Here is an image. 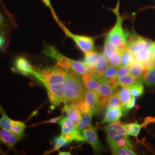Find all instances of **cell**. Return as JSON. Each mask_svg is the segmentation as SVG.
<instances>
[{"mask_svg": "<svg viewBox=\"0 0 155 155\" xmlns=\"http://www.w3.org/2000/svg\"><path fill=\"white\" fill-rule=\"evenodd\" d=\"M63 86V104H76L84 99L86 89L82 77L72 69L67 71Z\"/></svg>", "mask_w": 155, "mask_h": 155, "instance_id": "6da1fadb", "label": "cell"}, {"mask_svg": "<svg viewBox=\"0 0 155 155\" xmlns=\"http://www.w3.org/2000/svg\"><path fill=\"white\" fill-rule=\"evenodd\" d=\"M114 13L116 15V22L107 34L106 38L117 45L120 50H124L127 48L129 35L123 28L124 18L121 16L118 9H114Z\"/></svg>", "mask_w": 155, "mask_h": 155, "instance_id": "7a4b0ae2", "label": "cell"}, {"mask_svg": "<svg viewBox=\"0 0 155 155\" xmlns=\"http://www.w3.org/2000/svg\"><path fill=\"white\" fill-rule=\"evenodd\" d=\"M67 72L59 67H50L39 71L40 75L37 80L44 86L59 84L64 83Z\"/></svg>", "mask_w": 155, "mask_h": 155, "instance_id": "3957f363", "label": "cell"}, {"mask_svg": "<svg viewBox=\"0 0 155 155\" xmlns=\"http://www.w3.org/2000/svg\"><path fill=\"white\" fill-rule=\"evenodd\" d=\"M104 130L111 150L114 149L119 141L129 138L125 125L119 121L111 122L104 127Z\"/></svg>", "mask_w": 155, "mask_h": 155, "instance_id": "277c9868", "label": "cell"}, {"mask_svg": "<svg viewBox=\"0 0 155 155\" xmlns=\"http://www.w3.org/2000/svg\"><path fill=\"white\" fill-rule=\"evenodd\" d=\"M58 124L61 127V137L68 143L74 140L77 141H85L83 133L78 130L72 121L67 117H61Z\"/></svg>", "mask_w": 155, "mask_h": 155, "instance_id": "5b68a950", "label": "cell"}, {"mask_svg": "<svg viewBox=\"0 0 155 155\" xmlns=\"http://www.w3.org/2000/svg\"><path fill=\"white\" fill-rule=\"evenodd\" d=\"M56 22L62 29L67 36L72 39L75 44L77 45L79 48L83 51L84 53L94 50V40L93 38L72 33L64 25V24L59 20V19H58Z\"/></svg>", "mask_w": 155, "mask_h": 155, "instance_id": "8992f818", "label": "cell"}, {"mask_svg": "<svg viewBox=\"0 0 155 155\" xmlns=\"http://www.w3.org/2000/svg\"><path fill=\"white\" fill-rule=\"evenodd\" d=\"M117 86L110 82L102 81L99 89L97 91V100L100 110L106 106L111 96L114 93Z\"/></svg>", "mask_w": 155, "mask_h": 155, "instance_id": "52a82bcc", "label": "cell"}, {"mask_svg": "<svg viewBox=\"0 0 155 155\" xmlns=\"http://www.w3.org/2000/svg\"><path fill=\"white\" fill-rule=\"evenodd\" d=\"M63 83L54 85L47 84L45 86L49 97L51 106L52 109H54L58 106L61 105V103H63Z\"/></svg>", "mask_w": 155, "mask_h": 155, "instance_id": "ba28073f", "label": "cell"}, {"mask_svg": "<svg viewBox=\"0 0 155 155\" xmlns=\"http://www.w3.org/2000/svg\"><path fill=\"white\" fill-rule=\"evenodd\" d=\"M14 67L17 72L23 75L36 78L39 71L36 70L28 59L24 56H18L14 61Z\"/></svg>", "mask_w": 155, "mask_h": 155, "instance_id": "9c48e42d", "label": "cell"}, {"mask_svg": "<svg viewBox=\"0 0 155 155\" xmlns=\"http://www.w3.org/2000/svg\"><path fill=\"white\" fill-rule=\"evenodd\" d=\"M151 42L137 35H133L128 37L127 48L132 54H137L145 48L150 46Z\"/></svg>", "mask_w": 155, "mask_h": 155, "instance_id": "30bf717a", "label": "cell"}, {"mask_svg": "<svg viewBox=\"0 0 155 155\" xmlns=\"http://www.w3.org/2000/svg\"><path fill=\"white\" fill-rule=\"evenodd\" d=\"M82 133L85 141H86L92 147L94 152L96 153L100 152L102 147L97 133L96 127L91 125L84 129Z\"/></svg>", "mask_w": 155, "mask_h": 155, "instance_id": "8fae6325", "label": "cell"}, {"mask_svg": "<svg viewBox=\"0 0 155 155\" xmlns=\"http://www.w3.org/2000/svg\"><path fill=\"white\" fill-rule=\"evenodd\" d=\"M82 79L86 90H93L95 92L98 91L101 79L95 72L90 70V72L82 75Z\"/></svg>", "mask_w": 155, "mask_h": 155, "instance_id": "7c38bea8", "label": "cell"}, {"mask_svg": "<svg viewBox=\"0 0 155 155\" xmlns=\"http://www.w3.org/2000/svg\"><path fill=\"white\" fill-rule=\"evenodd\" d=\"M63 112L66 113L67 117L72 121L75 127L82 117V113L74 104H64Z\"/></svg>", "mask_w": 155, "mask_h": 155, "instance_id": "4fadbf2b", "label": "cell"}, {"mask_svg": "<svg viewBox=\"0 0 155 155\" xmlns=\"http://www.w3.org/2000/svg\"><path fill=\"white\" fill-rule=\"evenodd\" d=\"M20 139L11 130L0 128V143L13 148Z\"/></svg>", "mask_w": 155, "mask_h": 155, "instance_id": "5bb4252c", "label": "cell"}, {"mask_svg": "<svg viewBox=\"0 0 155 155\" xmlns=\"http://www.w3.org/2000/svg\"><path fill=\"white\" fill-rule=\"evenodd\" d=\"M84 100L90 110L93 111L94 113H96L100 110L97 100V92L90 90H86Z\"/></svg>", "mask_w": 155, "mask_h": 155, "instance_id": "9a60e30c", "label": "cell"}, {"mask_svg": "<svg viewBox=\"0 0 155 155\" xmlns=\"http://www.w3.org/2000/svg\"><path fill=\"white\" fill-rule=\"evenodd\" d=\"M122 107H117L114 109H107L104 118L101 122V124L106 123H111L119 121L123 114Z\"/></svg>", "mask_w": 155, "mask_h": 155, "instance_id": "2e32d148", "label": "cell"}, {"mask_svg": "<svg viewBox=\"0 0 155 155\" xmlns=\"http://www.w3.org/2000/svg\"><path fill=\"white\" fill-rule=\"evenodd\" d=\"M118 67L109 66L106 68L105 71L102 74L101 77V79L102 81H105L113 84L117 87V73H118Z\"/></svg>", "mask_w": 155, "mask_h": 155, "instance_id": "e0dca14e", "label": "cell"}, {"mask_svg": "<svg viewBox=\"0 0 155 155\" xmlns=\"http://www.w3.org/2000/svg\"><path fill=\"white\" fill-rule=\"evenodd\" d=\"M133 63L137 61L144 62L152 58H155L150 49V45L140 51L137 54H132Z\"/></svg>", "mask_w": 155, "mask_h": 155, "instance_id": "ac0fdd59", "label": "cell"}, {"mask_svg": "<svg viewBox=\"0 0 155 155\" xmlns=\"http://www.w3.org/2000/svg\"><path fill=\"white\" fill-rule=\"evenodd\" d=\"M101 54L94 52V51H89L84 53V63L90 70L95 72V64Z\"/></svg>", "mask_w": 155, "mask_h": 155, "instance_id": "d6986e66", "label": "cell"}, {"mask_svg": "<svg viewBox=\"0 0 155 155\" xmlns=\"http://www.w3.org/2000/svg\"><path fill=\"white\" fill-rule=\"evenodd\" d=\"M94 114V112L91 110L86 114H84L81 120L78 123L77 125L76 126V129L79 132L82 133L84 129L91 126V120Z\"/></svg>", "mask_w": 155, "mask_h": 155, "instance_id": "ffe728a7", "label": "cell"}, {"mask_svg": "<svg viewBox=\"0 0 155 155\" xmlns=\"http://www.w3.org/2000/svg\"><path fill=\"white\" fill-rule=\"evenodd\" d=\"M109 66L108 59L103 54H101L95 64V72L101 78Z\"/></svg>", "mask_w": 155, "mask_h": 155, "instance_id": "44dd1931", "label": "cell"}, {"mask_svg": "<svg viewBox=\"0 0 155 155\" xmlns=\"http://www.w3.org/2000/svg\"><path fill=\"white\" fill-rule=\"evenodd\" d=\"M70 62L71 64V68L81 76L90 71L89 68L84 62L73 60L70 58Z\"/></svg>", "mask_w": 155, "mask_h": 155, "instance_id": "7402d4cb", "label": "cell"}, {"mask_svg": "<svg viewBox=\"0 0 155 155\" xmlns=\"http://www.w3.org/2000/svg\"><path fill=\"white\" fill-rule=\"evenodd\" d=\"M25 129L26 125L24 122L12 120L11 131L20 140L24 136Z\"/></svg>", "mask_w": 155, "mask_h": 155, "instance_id": "603a6c76", "label": "cell"}, {"mask_svg": "<svg viewBox=\"0 0 155 155\" xmlns=\"http://www.w3.org/2000/svg\"><path fill=\"white\" fill-rule=\"evenodd\" d=\"M139 78L134 77L130 74L126 75L117 78V86H120L121 87L124 86H130L135 82L137 81Z\"/></svg>", "mask_w": 155, "mask_h": 155, "instance_id": "cb8c5ba5", "label": "cell"}, {"mask_svg": "<svg viewBox=\"0 0 155 155\" xmlns=\"http://www.w3.org/2000/svg\"><path fill=\"white\" fill-rule=\"evenodd\" d=\"M128 136H132L137 138L139 133L142 127H144L143 124L140 125L137 123H130L124 125Z\"/></svg>", "mask_w": 155, "mask_h": 155, "instance_id": "d4e9b609", "label": "cell"}, {"mask_svg": "<svg viewBox=\"0 0 155 155\" xmlns=\"http://www.w3.org/2000/svg\"><path fill=\"white\" fill-rule=\"evenodd\" d=\"M141 77L144 83L148 87L155 86V67L143 74Z\"/></svg>", "mask_w": 155, "mask_h": 155, "instance_id": "484cf974", "label": "cell"}, {"mask_svg": "<svg viewBox=\"0 0 155 155\" xmlns=\"http://www.w3.org/2000/svg\"><path fill=\"white\" fill-rule=\"evenodd\" d=\"M120 49L118 48V47L111 42L109 39L106 38L104 43V49L103 55L105 56L106 58L108 59L113 54L116 52L118 50Z\"/></svg>", "mask_w": 155, "mask_h": 155, "instance_id": "4316f807", "label": "cell"}, {"mask_svg": "<svg viewBox=\"0 0 155 155\" xmlns=\"http://www.w3.org/2000/svg\"><path fill=\"white\" fill-rule=\"evenodd\" d=\"M123 104L117 93H114L111 96L106 105V109L122 107Z\"/></svg>", "mask_w": 155, "mask_h": 155, "instance_id": "83f0119b", "label": "cell"}, {"mask_svg": "<svg viewBox=\"0 0 155 155\" xmlns=\"http://www.w3.org/2000/svg\"><path fill=\"white\" fill-rule=\"evenodd\" d=\"M1 118H0V128L11 131L12 120L7 116L5 111L0 107Z\"/></svg>", "mask_w": 155, "mask_h": 155, "instance_id": "f1b7e54d", "label": "cell"}, {"mask_svg": "<svg viewBox=\"0 0 155 155\" xmlns=\"http://www.w3.org/2000/svg\"><path fill=\"white\" fill-rule=\"evenodd\" d=\"M117 93L122 101L123 105L128 102L133 97L130 91V86L122 87Z\"/></svg>", "mask_w": 155, "mask_h": 155, "instance_id": "f546056e", "label": "cell"}, {"mask_svg": "<svg viewBox=\"0 0 155 155\" xmlns=\"http://www.w3.org/2000/svg\"><path fill=\"white\" fill-rule=\"evenodd\" d=\"M130 91L132 96L137 98L140 97L144 93V85L140 79H138L136 82L130 86Z\"/></svg>", "mask_w": 155, "mask_h": 155, "instance_id": "4dcf8cb0", "label": "cell"}, {"mask_svg": "<svg viewBox=\"0 0 155 155\" xmlns=\"http://www.w3.org/2000/svg\"><path fill=\"white\" fill-rule=\"evenodd\" d=\"M144 67L141 62L137 61L130 66V74L134 77L137 78L141 77L144 73Z\"/></svg>", "mask_w": 155, "mask_h": 155, "instance_id": "1f68e13d", "label": "cell"}, {"mask_svg": "<svg viewBox=\"0 0 155 155\" xmlns=\"http://www.w3.org/2000/svg\"><path fill=\"white\" fill-rule=\"evenodd\" d=\"M133 64L132 54L126 48L123 50L120 66H129Z\"/></svg>", "mask_w": 155, "mask_h": 155, "instance_id": "d6a6232c", "label": "cell"}, {"mask_svg": "<svg viewBox=\"0 0 155 155\" xmlns=\"http://www.w3.org/2000/svg\"><path fill=\"white\" fill-rule=\"evenodd\" d=\"M122 51H123V50H118L116 52L113 54L108 59L109 64L110 66L117 67L120 66Z\"/></svg>", "mask_w": 155, "mask_h": 155, "instance_id": "836d02e7", "label": "cell"}, {"mask_svg": "<svg viewBox=\"0 0 155 155\" xmlns=\"http://www.w3.org/2000/svg\"><path fill=\"white\" fill-rule=\"evenodd\" d=\"M113 155H136L137 153L134 152L132 148L127 147H121L112 152Z\"/></svg>", "mask_w": 155, "mask_h": 155, "instance_id": "e575fe53", "label": "cell"}, {"mask_svg": "<svg viewBox=\"0 0 155 155\" xmlns=\"http://www.w3.org/2000/svg\"><path fill=\"white\" fill-rule=\"evenodd\" d=\"M68 143L63 139L61 136L57 137L54 139V147L53 148V150H52L51 152L58 150L61 147L66 145Z\"/></svg>", "mask_w": 155, "mask_h": 155, "instance_id": "d590c367", "label": "cell"}, {"mask_svg": "<svg viewBox=\"0 0 155 155\" xmlns=\"http://www.w3.org/2000/svg\"><path fill=\"white\" fill-rule=\"evenodd\" d=\"M8 25L6 21L5 18L3 15L0 13V33L4 35L8 33Z\"/></svg>", "mask_w": 155, "mask_h": 155, "instance_id": "8d00e7d4", "label": "cell"}, {"mask_svg": "<svg viewBox=\"0 0 155 155\" xmlns=\"http://www.w3.org/2000/svg\"><path fill=\"white\" fill-rule=\"evenodd\" d=\"M130 66H120L118 69L117 78L130 74Z\"/></svg>", "mask_w": 155, "mask_h": 155, "instance_id": "74e56055", "label": "cell"}, {"mask_svg": "<svg viewBox=\"0 0 155 155\" xmlns=\"http://www.w3.org/2000/svg\"><path fill=\"white\" fill-rule=\"evenodd\" d=\"M74 104H75L77 105V106L80 109V110L81 111V112L83 113V114L88 113L90 111V108L88 107V106L87 105L84 100H82Z\"/></svg>", "mask_w": 155, "mask_h": 155, "instance_id": "f35d334b", "label": "cell"}, {"mask_svg": "<svg viewBox=\"0 0 155 155\" xmlns=\"http://www.w3.org/2000/svg\"><path fill=\"white\" fill-rule=\"evenodd\" d=\"M136 104V98L133 97L131 100H130L127 104L124 105L122 107L123 111H127L132 109L133 107H134Z\"/></svg>", "mask_w": 155, "mask_h": 155, "instance_id": "ab89813d", "label": "cell"}, {"mask_svg": "<svg viewBox=\"0 0 155 155\" xmlns=\"http://www.w3.org/2000/svg\"><path fill=\"white\" fill-rule=\"evenodd\" d=\"M41 1H42V2L45 4V5L46 6H47V7L50 9V10H51V11L52 14V15H53L54 18H55V21H57L59 18H58V17L56 16L55 12V11L54 10V8H53V7H52V4H51V0H41Z\"/></svg>", "mask_w": 155, "mask_h": 155, "instance_id": "60d3db41", "label": "cell"}, {"mask_svg": "<svg viewBox=\"0 0 155 155\" xmlns=\"http://www.w3.org/2000/svg\"><path fill=\"white\" fill-rule=\"evenodd\" d=\"M6 39L4 34L0 33V51L3 50L5 45Z\"/></svg>", "mask_w": 155, "mask_h": 155, "instance_id": "b9f144b4", "label": "cell"}, {"mask_svg": "<svg viewBox=\"0 0 155 155\" xmlns=\"http://www.w3.org/2000/svg\"><path fill=\"white\" fill-rule=\"evenodd\" d=\"M150 49L151 51L152 52V54H153V55L154 56V58H155V42L153 43H152L151 45H150Z\"/></svg>", "mask_w": 155, "mask_h": 155, "instance_id": "7bdbcfd3", "label": "cell"}, {"mask_svg": "<svg viewBox=\"0 0 155 155\" xmlns=\"http://www.w3.org/2000/svg\"><path fill=\"white\" fill-rule=\"evenodd\" d=\"M59 155H70L71 153L70 152H59Z\"/></svg>", "mask_w": 155, "mask_h": 155, "instance_id": "ee69618b", "label": "cell"}, {"mask_svg": "<svg viewBox=\"0 0 155 155\" xmlns=\"http://www.w3.org/2000/svg\"><path fill=\"white\" fill-rule=\"evenodd\" d=\"M154 121H155V120H154Z\"/></svg>", "mask_w": 155, "mask_h": 155, "instance_id": "f6af8a7d", "label": "cell"}]
</instances>
